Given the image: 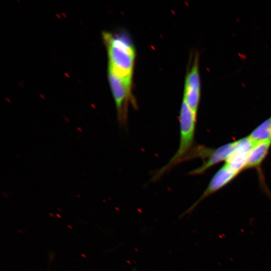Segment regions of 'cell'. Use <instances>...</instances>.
<instances>
[{
  "label": "cell",
  "mask_w": 271,
  "mask_h": 271,
  "mask_svg": "<svg viewBox=\"0 0 271 271\" xmlns=\"http://www.w3.org/2000/svg\"><path fill=\"white\" fill-rule=\"evenodd\" d=\"M197 116L183 100L179 114L180 140L178 149L169 161L157 170L152 180L156 181L177 165L185 161L193 148Z\"/></svg>",
  "instance_id": "cell-2"
},
{
  "label": "cell",
  "mask_w": 271,
  "mask_h": 271,
  "mask_svg": "<svg viewBox=\"0 0 271 271\" xmlns=\"http://www.w3.org/2000/svg\"><path fill=\"white\" fill-rule=\"evenodd\" d=\"M108 56V70L132 85L136 51L131 41L123 34L104 32Z\"/></svg>",
  "instance_id": "cell-1"
},
{
  "label": "cell",
  "mask_w": 271,
  "mask_h": 271,
  "mask_svg": "<svg viewBox=\"0 0 271 271\" xmlns=\"http://www.w3.org/2000/svg\"><path fill=\"white\" fill-rule=\"evenodd\" d=\"M271 146V140L257 142L250 151L244 169L259 166L266 156Z\"/></svg>",
  "instance_id": "cell-8"
},
{
  "label": "cell",
  "mask_w": 271,
  "mask_h": 271,
  "mask_svg": "<svg viewBox=\"0 0 271 271\" xmlns=\"http://www.w3.org/2000/svg\"><path fill=\"white\" fill-rule=\"evenodd\" d=\"M236 141L211 149L201 166L188 172L189 175H200L207 170L222 161H226L234 150Z\"/></svg>",
  "instance_id": "cell-7"
},
{
  "label": "cell",
  "mask_w": 271,
  "mask_h": 271,
  "mask_svg": "<svg viewBox=\"0 0 271 271\" xmlns=\"http://www.w3.org/2000/svg\"><path fill=\"white\" fill-rule=\"evenodd\" d=\"M237 174V173L233 171L224 164L211 178L207 188L201 196L190 207L180 215V218H182L186 215H189L201 202L227 184Z\"/></svg>",
  "instance_id": "cell-4"
},
{
  "label": "cell",
  "mask_w": 271,
  "mask_h": 271,
  "mask_svg": "<svg viewBox=\"0 0 271 271\" xmlns=\"http://www.w3.org/2000/svg\"><path fill=\"white\" fill-rule=\"evenodd\" d=\"M248 137L254 143L271 140V116L255 128Z\"/></svg>",
  "instance_id": "cell-9"
},
{
  "label": "cell",
  "mask_w": 271,
  "mask_h": 271,
  "mask_svg": "<svg viewBox=\"0 0 271 271\" xmlns=\"http://www.w3.org/2000/svg\"><path fill=\"white\" fill-rule=\"evenodd\" d=\"M254 144L248 136L236 141L235 148L225 165L238 174L244 169L247 156Z\"/></svg>",
  "instance_id": "cell-6"
},
{
  "label": "cell",
  "mask_w": 271,
  "mask_h": 271,
  "mask_svg": "<svg viewBox=\"0 0 271 271\" xmlns=\"http://www.w3.org/2000/svg\"><path fill=\"white\" fill-rule=\"evenodd\" d=\"M108 80L116 105L118 122L121 126H125L128 119L129 101L136 106L131 95V85L109 70Z\"/></svg>",
  "instance_id": "cell-3"
},
{
  "label": "cell",
  "mask_w": 271,
  "mask_h": 271,
  "mask_svg": "<svg viewBox=\"0 0 271 271\" xmlns=\"http://www.w3.org/2000/svg\"><path fill=\"white\" fill-rule=\"evenodd\" d=\"M198 60V56L196 54L192 67L185 79L184 99L191 105L199 104L200 99L201 83Z\"/></svg>",
  "instance_id": "cell-5"
}]
</instances>
